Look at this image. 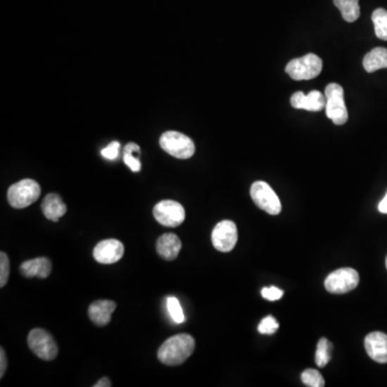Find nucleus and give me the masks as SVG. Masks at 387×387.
Wrapping results in <instances>:
<instances>
[{
  "instance_id": "f257e3e1",
  "label": "nucleus",
  "mask_w": 387,
  "mask_h": 387,
  "mask_svg": "<svg viewBox=\"0 0 387 387\" xmlns=\"http://www.w3.org/2000/svg\"><path fill=\"white\" fill-rule=\"evenodd\" d=\"M195 340L191 335L180 334L167 339L158 348V360L167 366H179L186 362L195 351Z\"/></svg>"
},
{
  "instance_id": "f03ea898",
  "label": "nucleus",
  "mask_w": 387,
  "mask_h": 387,
  "mask_svg": "<svg viewBox=\"0 0 387 387\" xmlns=\"http://www.w3.org/2000/svg\"><path fill=\"white\" fill-rule=\"evenodd\" d=\"M323 69V61L321 57L313 53L305 55L300 58L291 61L286 65L287 75L292 77L293 80H312L315 77H319Z\"/></svg>"
},
{
  "instance_id": "7ed1b4c3",
  "label": "nucleus",
  "mask_w": 387,
  "mask_h": 387,
  "mask_svg": "<svg viewBox=\"0 0 387 387\" xmlns=\"http://www.w3.org/2000/svg\"><path fill=\"white\" fill-rule=\"evenodd\" d=\"M42 194L40 185L36 181L25 179L10 186L8 191V201L15 209L30 207L38 201Z\"/></svg>"
},
{
  "instance_id": "20e7f679",
  "label": "nucleus",
  "mask_w": 387,
  "mask_h": 387,
  "mask_svg": "<svg viewBox=\"0 0 387 387\" xmlns=\"http://www.w3.org/2000/svg\"><path fill=\"white\" fill-rule=\"evenodd\" d=\"M326 115L336 125H343L348 122V109L344 103V91L341 85L331 83L325 89Z\"/></svg>"
},
{
  "instance_id": "39448f33",
  "label": "nucleus",
  "mask_w": 387,
  "mask_h": 387,
  "mask_svg": "<svg viewBox=\"0 0 387 387\" xmlns=\"http://www.w3.org/2000/svg\"><path fill=\"white\" fill-rule=\"evenodd\" d=\"M160 144L165 152L179 160H187L195 154V144L191 138L179 132H164L160 139Z\"/></svg>"
},
{
  "instance_id": "423d86ee",
  "label": "nucleus",
  "mask_w": 387,
  "mask_h": 387,
  "mask_svg": "<svg viewBox=\"0 0 387 387\" xmlns=\"http://www.w3.org/2000/svg\"><path fill=\"white\" fill-rule=\"evenodd\" d=\"M360 284V274L353 268H341L331 272L325 280V288L331 294H346Z\"/></svg>"
},
{
  "instance_id": "0eeeda50",
  "label": "nucleus",
  "mask_w": 387,
  "mask_h": 387,
  "mask_svg": "<svg viewBox=\"0 0 387 387\" xmlns=\"http://www.w3.org/2000/svg\"><path fill=\"white\" fill-rule=\"evenodd\" d=\"M250 197L262 211L271 215H278L282 211V205L278 195L268 183L258 181L250 186Z\"/></svg>"
},
{
  "instance_id": "6e6552de",
  "label": "nucleus",
  "mask_w": 387,
  "mask_h": 387,
  "mask_svg": "<svg viewBox=\"0 0 387 387\" xmlns=\"http://www.w3.org/2000/svg\"><path fill=\"white\" fill-rule=\"evenodd\" d=\"M30 350L44 360H53L58 354V346L54 338L42 328H34L27 338Z\"/></svg>"
},
{
  "instance_id": "1a4fd4ad",
  "label": "nucleus",
  "mask_w": 387,
  "mask_h": 387,
  "mask_svg": "<svg viewBox=\"0 0 387 387\" xmlns=\"http://www.w3.org/2000/svg\"><path fill=\"white\" fill-rule=\"evenodd\" d=\"M153 215L158 223L166 227H178L185 220V210L181 203L163 201L155 205Z\"/></svg>"
},
{
  "instance_id": "9d476101",
  "label": "nucleus",
  "mask_w": 387,
  "mask_h": 387,
  "mask_svg": "<svg viewBox=\"0 0 387 387\" xmlns=\"http://www.w3.org/2000/svg\"><path fill=\"white\" fill-rule=\"evenodd\" d=\"M212 243L220 252L228 253L235 248L238 241V229L232 221H222L212 231Z\"/></svg>"
},
{
  "instance_id": "9b49d317",
  "label": "nucleus",
  "mask_w": 387,
  "mask_h": 387,
  "mask_svg": "<svg viewBox=\"0 0 387 387\" xmlns=\"http://www.w3.org/2000/svg\"><path fill=\"white\" fill-rule=\"evenodd\" d=\"M123 243L119 240L108 239L99 242L93 250L94 258L99 264L111 265L119 262L124 255Z\"/></svg>"
},
{
  "instance_id": "f8f14e48",
  "label": "nucleus",
  "mask_w": 387,
  "mask_h": 387,
  "mask_svg": "<svg viewBox=\"0 0 387 387\" xmlns=\"http://www.w3.org/2000/svg\"><path fill=\"white\" fill-rule=\"evenodd\" d=\"M291 105L295 109L319 112L326 107V97L319 91H311L307 95L303 91H297L291 97Z\"/></svg>"
},
{
  "instance_id": "ddd939ff",
  "label": "nucleus",
  "mask_w": 387,
  "mask_h": 387,
  "mask_svg": "<svg viewBox=\"0 0 387 387\" xmlns=\"http://www.w3.org/2000/svg\"><path fill=\"white\" fill-rule=\"evenodd\" d=\"M364 348L372 360L379 364L387 362V335L381 331H374L364 339Z\"/></svg>"
},
{
  "instance_id": "4468645a",
  "label": "nucleus",
  "mask_w": 387,
  "mask_h": 387,
  "mask_svg": "<svg viewBox=\"0 0 387 387\" xmlns=\"http://www.w3.org/2000/svg\"><path fill=\"white\" fill-rule=\"evenodd\" d=\"M116 309V303L112 300H97L89 307V317L95 325L103 327L111 321L112 313Z\"/></svg>"
},
{
  "instance_id": "2eb2a0df",
  "label": "nucleus",
  "mask_w": 387,
  "mask_h": 387,
  "mask_svg": "<svg viewBox=\"0 0 387 387\" xmlns=\"http://www.w3.org/2000/svg\"><path fill=\"white\" fill-rule=\"evenodd\" d=\"M52 271V262L49 258H39L26 260L20 267V272L26 278H48Z\"/></svg>"
},
{
  "instance_id": "dca6fc26",
  "label": "nucleus",
  "mask_w": 387,
  "mask_h": 387,
  "mask_svg": "<svg viewBox=\"0 0 387 387\" xmlns=\"http://www.w3.org/2000/svg\"><path fill=\"white\" fill-rule=\"evenodd\" d=\"M182 243L178 236L175 234H165L158 238L156 250L158 255L166 260H173L178 258Z\"/></svg>"
},
{
  "instance_id": "f3484780",
  "label": "nucleus",
  "mask_w": 387,
  "mask_h": 387,
  "mask_svg": "<svg viewBox=\"0 0 387 387\" xmlns=\"http://www.w3.org/2000/svg\"><path fill=\"white\" fill-rule=\"evenodd\" d=\"M42 212L46 219L53 222L60 221L66 215L67 207L58 194L51 193L44 197L42 205Z\"/></svg>"
},
{
  "instance_id": "a211bd4d",
  "label": "nucleus",
  "mask_w": 387,
  "mask_h": 387,
  "mask_svg": "<svg viewBox=\"0 0 387 387\" xmlns=\"http://www.w3.org/2000/svg\"><path fill=\"white\" fill-rule=\"evenodd\" d=\"M362 65L364 70L370 73L387 68V49L376 48L369 53H367Z\"/></svg>"
},
{
  "instance_id": "6ab92c4d",
  "label": "nucleus",
  "mask_w": 387,
  "mask_h": 387,
  "mask_svg": "<svg viewBox=\"0 0 387 387\" xmlns=\"http://www.w3.org/2000/svg\"><path fill=\"white\" fill-rule=\"evenodd\" d=\"M344 21L353 23L360 15V0H334Z\"/></svg>"
},
{
  "instance_id": "aec40b11",
  "label": "nucleus",
  "mask_w": 387,
  "mask_h": 387,
  "mask_svg": "<svg viewBox=\"0 0 387 387\" xmlns=\"http://www.w3.org/2000/svg\"><path fill=\"white\" fill-rule=\"evenodd\" d=\"M372 22L374 25V32L381 40L387 42V11L382 8L374 10L372 13Z\"/></svg>"
},
{
  "instance_id": "412c9836",
  "label": "nucleus",
  "mask_w": 387,
  "mask_h": 387,
  "mask_svg": "<svg viewBox=\"0 0 387 387\" xmlns=\"http://www.w3.org/2000/svg\"><path fill=\"white\" fill-rule=\"evenodd\" d=\"M331 348L333 344L328 341L326 338H322L317 343V353H315V362L317 366L325 367L331 360Z\"/></svg>"
},
{
  "instance_id": "4be33fe9",
  "label": "nucleus",
  "mask_w": 387,
  "mask_h": 387,
  "mask_svg": "<svg viewBox=\"0 0 387 387\" xmlns=\"http://www.w3.org/2000/svg\"><path fill=\"white\" fill-rule=\"evenodd\" d=\"M167 309H168L169 315H170L171 319L175 321V323L182 324L185 321V315L183 313L180 301L176 297H168L167 298Z\"/></svg>"
},
{
  "instance_id": "5701e85b",
  "label": "nucleus",
  "mask_w": 387,
  "mask_h": 387,
  "mask_svg": "<svg viewBox=\"0 0 387 387\" xmlns=\"http://www.w3.org/2000/svg\"><path fill=\"white\" fill-rule=\"evenodd\" d=\"M301 381L305 386L323 387L325 386V381L323 376L315 369H307L301 374Z\"/></svg>"
},
{
  "instance_id": "b1692460",
  "label": "nucleus",
  "mask_w": 387,
  "mask_h": 387,
  "mask_svg": "<svg viewBox=\"0 0 387 387\" xmlns=\"http://www.w3.org/2000/svg\"><path fill=\"white\" fill-rule=\"evenodd\" d=\"M278 328L279 323L277 319L272 315H268L260 322V325H258V331L262 335H272L278 331Z\"/></svg>"
},
{
  "instance_id": "393cba45",
  "label": "nucleus",
  "mask_w": 387,
  "mask_h": 387,
  "mask_svg": "<svg viewBox=\"0 0 387 387\" xmlns=\"http://www.w3.org/2000/svg\"><path fill=\"white\" fill-rule=\"evenodd\" d=\"M10 262L5 252L0 253V286L4 287L9 280Z\"/></svg>"
},
{
  "instance_id": "a878e982",
  "label": "nucleus",
  "mask_w": 387,
  "mask_h": 387,
  "mask_svg": "<svg viewBox=\"0 0 387 387\" xmlns=\"http://www.w3.org/2000/svg\"><path fill=\"white\" fill-rule=\"evenodd\" d=\"M283 294H284V292L282 289L276 286L264 287L262 289V296L269 301L279 300V299L282 298Z\"/></svg>"
},
{
  "instance_id": "bb28decb",
  "label": "nucleus",
  "mask_w": 387,
  "mask_h": 387,
  "mask_svg": "<svg viewBox=\"0 0 387 387\" xmlns=\"http://www.w3.org/2000/svg\"><path fill=\"white\" fill-rule=\"evenodd\" d=\"M120 144L118 141L111 142L107 148L101 151V155L103 158L109 160H114L119 156Z\"/></svg>"
},
{
  "instance_id": "cd10ccee",
  "label": "nucleus",
  "mask_w": 387,
  "mask_h": 387,
  "mask_svg": "<svg viewBox=\"0 0 387 387\" xmlns=\"http://www.w3.org/2000/svg\"><path fill=\"white\" fill-rule=\"evenodd\" d=\"M124 163L129 167L130 170L134 172H139L141 170V163L136 158L134 154L129 153H124Z\"/></svg>"
},
{
  "instance_id": "c85d7f7f",
  "label": "nucleus",
  "mask_w": 387,
  "mask_h": 387,
  "mask_svg": "<svg viewBox=\"0 0 387 387\" xmlns=\"http://www.w3.org/2000/svg\"><path fill=\"white\" fill-rule=\"evenodd\" d=\"M7 370V357H6L5 350L1 348L0 350V379H3Z\"/></svg>"
},
{
  "instance_id": "c756f323",
  "label": "nucleus",
  "mask_w": 387,
  "mask_h": 387,
  "mask_svg": "<svg viewBox=\"0 0 387 387\" xmlns=\"http://www.w3.org/2000/svg\"><path fill=\"white\" fill-rule=\"evenodd\" d=\"M124 153H129V154H134V153H137V154H140V148L138 144H132V142H130V144H128L127 146H125V150H124Z\"/></svg>"
},
{
  "instance_id": "7c9ffc66",
  "label": "nucleus",
  "mask_w": 387,
  "mask_h": 387,
  "mask_svg": "<svg viewBox=\"0 0 387 387\" xmlns=\"http://www.w3.org/2000/svg\"><path fill=\"white\" fill-rule=\"evenodd\" d=\"M112 386L111 381L108 378H103L94 385V387H110Z\"/></svg>"
},
{
  "instance_id": "2f4dec72",
  "label": "nucleus",
  "mask_w": 387,
  "mask_h": 387,
  "mask_svg": "<svg viewBox=\"0 0 387 387\" xmlns=\"http://www.w3.org/2000/svg\"><path fill=\"white\" fill-rule=\"evenodd\" d=\"M379 211H380L381 213L387 215V193L386 195H385L384 198L382 199V201L379 203Z\"/></svg>"
},
{
  "instance_id": "473e14b6",
  "label": "nucleus",
  "mask_w": 387,
  "mask_h": 387,
  "mask_svg": "<svg viewBox=\"0 0 387 387\" xmlns=\"http://www.w3.org/2000/svg\"><path fill=\"white\" fill-rule=\"evenodd\" d=\"M386 268H387V258H386Z\"/></svg>"
}]
</instances>
